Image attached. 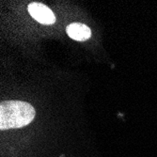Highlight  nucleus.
Segmentation results:
<instances>
[{
	"label": "nucleus",
	"mask_w": 157,
	"mask_h": 157,
	"mask_svg": "<svg viewBox=\"0 0 157 157\" xmlns=\"http://www.w3.org/2000/svg\"><path fill=\"white\" fill-rule=\"evenodd\" d=\"M67 33L72 39L78 41H85L89 40L91 36L90 28L81 23H74L68 25Z\"/></svg>",
	"instance_id": "nucleus-3"
},
{
	"label": "nucleus",
	"mask_w": 157,
	"mask_h": 157,
	"mask_svg": "<svg viewBox=\"0 0 157 157\" xmlns=\"http://www.w3.org/2000/svg\"><path fill=\"white\" fill-rule=\"evenodd\" d=\"M28 12L32 18L44 25H52L56 21L54 12L45 5L41 3L33 2L28 5Z\"/></svg>",
	"instance_id": "nucleus-2"
},
{
	"label": "nucleus",
	"mask_w": 157,
	"mask_h": 157,
	"mask_svg": "<svg viewBox=\"0 0 157 157\" xmlns=\"http://www.w3.org/2000/svg\"><path fill=\"white\" fill-rule=\"evenodd\" d=\"M35 117L31 105L22 101H6L0 105V129H15L29 124Z\"/></svg>",
	"instance_id": "nucleus-1"
}]
</instances>
